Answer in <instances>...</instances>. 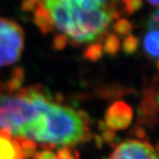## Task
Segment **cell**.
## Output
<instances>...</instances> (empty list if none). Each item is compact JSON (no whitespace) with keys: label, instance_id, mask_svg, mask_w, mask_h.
<instances>
[{"label":"cell","instance_id":"17","mask_svg":"<svg viewBox=\"0 0 159 159\" xmlns=\"http://www.w3.org/2000/svg\"><path fill=\"white\" fill-rule=\"evenodd\" d=\"M38 159H56V157H55V155H54L52 152H41V153L39 155Z\"/></svg>","mask_w":159,"mask_h":159},{"label":"cell","instance_id":"3","mask_svg":"<svg viewBox=\"0 0 159 159\" xmlns=\"http://www.w3.org/2000/svg\"><path fill=\"white\" fill-rule=\"evenodd\" d=\"M24 32L16 22L0 17V67L16 63L24 48Z\"/></svg>","mask_w":159,"mask_h":159},{"label":"cell","instance_id":"14","mask_svg":"<svg viewBox=\"0 0 159 159\" xmlns=\"http://www.w3.org/2000/svg\"><path fill=\"white\" fill-rule=\"evenodd\" d=\"M53 42H54L53 43V46H54L55 49H57V50H61V49H63L66 46L68 40H67V39L64 36L59 35V36H57L55 38V39H54Z\"/></svg>","mask_w":159,"mask_h":159},{"label":"cell","instance_id":"4","mask_svg":"<svg viewBox=\"0 0 159 159\" xmlns=\"http://www.w3.org/2000/svg\"><path fill=\"white\" fill-rule=\"evenodd\" d=\"M110 159H158L157 154L149 144L129 140L119 145Z\"/></svg>","mask_w":159,"mask_h":159},{"label":"cell","instance_id":"10","mask_svg":"<svg viewBox=\"0 0 159 159\" xmlns=\"http://www.w3.org/2000/svg\"><path fill=\"white\" fill-rule=\"evenodd\" d=\"M103 53H104V50H103V46H102V44L93 43L91 45H89V46L85 49L84 57L87 60L96 61H98L99 59L102 58Z\"/></svg>","mask_w":159,"mask_h":159},{"label":"cell","instance_id":"8","mask_svg":"<svg viewBox=\"0 0 159 159\" xmlns=\"http://www.w3.org/2000/svg\"><path fill=\"white\" fill-rule=\"evenodd\" d=\"M0 159H18L16 146L8 138L0 135Z\"/></svg>","mask_w":159,"mask_h":159},{"label":"cell","instance_id":"16","mask_svg":"<svg viewBox=\"0 0 159 159\" xmlns=\"http://www.w3.org/2000/svg\"><path fill=\"white\" fill-rule=\"evenodd\" d=\"M158 20H159V16H158V11L155 10L153 14L152 15V16L150 17L149 21H148V27H149L150 30H155L158 27Z\"/></svg>","mask_w":159,"mask_h":159},{"label":"cell","instance_id":"6","mask_svg":"<svg viewBox=\"0 0 159 159\" xmlns=\"http://www.w3.org/2000/svg\"><path fill=\"white\" fill-rule=\"evenodd\" d=\"M34 22H35L37 27L43 34L50 33L54 28L52 19L46 9L42 5V3L39 4L38 7L35 9V12H34Z\"/></svg>","mask_w":159,"mask_h":159},{"label":"cell","instance_id":"13","mask_svg":"<svg viewBox=\"0 0 159 159\" xmlns=\"http://www.w3.org/2000/svg\"><path fill=\"white\" fill-rule=\"evenodd\" d=\"M143 5L142 0H124V8L126 15H131L138 11Z\"/></svg>","mask_w":159,"mask_h":159},{"label":"cell","instance_id":"12","mask_svg":"<svg viewBox=\"0 0 159 159\" xmlns=\"http://www.w3.org/2000/svg\"><path fill=\"white\" fill-rule=\"evenodd\" d=\"M122 47L126 54H133L138 48V39L132 35L127 36L123 41Z\"/></svg>","mask_w":159,"mask_h":159},{"label":"cell","instance_id":"11","mask_svg":"<svg viewBox=\"0 0 159 159\" xmlns=\"http://www.w3.org/2000/svg\"><path fill=\"white\" fill-rule=\"evenodd\" d=\"M113 30L120 36H129L132 30V25L128 19H119L113 25Z\"/></svg>","mask_w":159,"mask_h":159},{"label":"cell","instance_id":"7","mask_svg":"<svg viewBox=\"0 0 159 159\" xmlns=\"http://www.w3.org/2000/svg\"><path fill=\"white\" fill-rule=\"evenodd\" d=\"M158 37L159 33L157 29L150 30L145 35L143 40L146 54L154 60L158 59Z\"/></svg>","mask_w":159,"mask_h":159},{"label":"cell","instance_id":"18","mask_svg":"<svg viewBox=\"0 0 159 159\" xmlns=\"http://www.w3.org/2000/svg\"><path fill=\"white\" fill-rule=\"evenodd\" d=\"M148 2L154 5V6H157L158 5V0H147Z\"/></svg>","mask_w":159,"mask_h":159},{"label":"cell","instance_id":"9","mask_svg":"<svg viewBox=\"0 0 159 159\" xmlns=\"http://www.w3.org/2000/svg\"><path fill=\"white\" fill-rule=\"evenodd\" d=\"M121 47V42L120 39H118L117 36H115L114 34H108L106 36L105 40H104V46L103 50L108 55H115L118 53Z\"/></svg>","mask_w":159,"mask_h":159},{"label":"cell","instance_id":"5","mask_svg":"<svg viewBox=\"0 0 159 159\" xmlns=\"http://www.w3.org/2000/svg\"><path fill=\"white\" fill-rule=\"evenodd\" d=\"M131 119V111L129 107L123 103H118L112 106L107 111V124L112 129H122L129 125Z\"/></svg>","mask_w":159,"mask_h":159},{"label":"cell","instance_id":"1","mask_svg":"<svg viewBox=\"0 0 159 159\" xmlns=\"http://www.w3.org/2000/svg\"><path fill=\"white\" fill-rule=\"evenodd\" d=\"M0 129L15 136L55 146H71L84 135L82 118L37 89L0 94Z\"/></svg>","mask_w":159,"mask_h":159},{"label":"cell","instance_id":"2","mask_svg":"<svg viewBox=\"0 0 159 159\" xmlns=\"http://www.w3.org/2000/svg\"><path fill=\"white\" fill-rule=\"evenodd\" d=\"M41 3L54 27L74 44L95 40L112 20L126 15L124 0H42Z\"/></svg>","mask_w":159,"mask_h":159},{"label":"cell","instance_id":"15","mask_svg":"<svg viewBox=\"0 0 159 159\" xmlns=\"http://www.w3.org/2000/svg\"><path fill=\"white\" fill-rule=\"evenodd\" d=\"M42 0H24L22 3V9L24 11H32L35 10L39 4L41 3Z\"/></svg>","mask_w":159,"mask_h":159}]
</instances>
